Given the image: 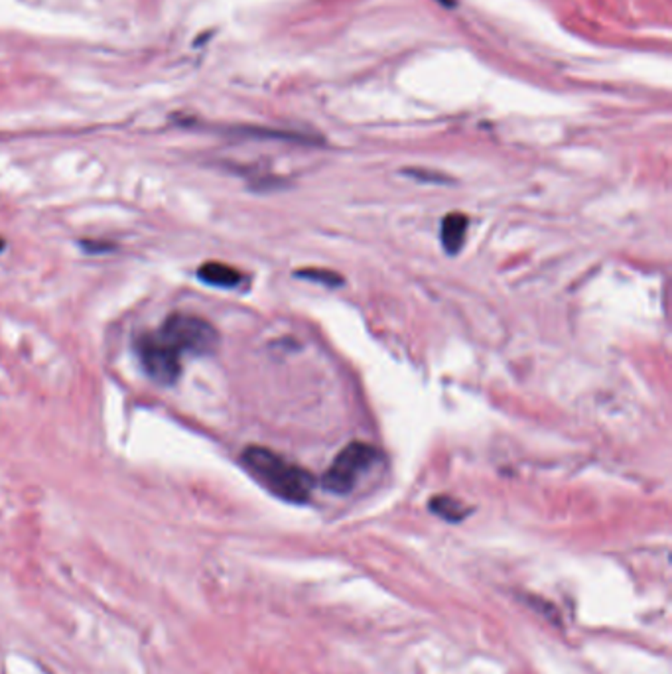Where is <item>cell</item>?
<instances>
[{"label":"cell","mask_w":672,"mask_h":674,"mask_svg":"<svg viewBox=\"0 0 672 674\" xmlns=\"http://www.w3.org/2000/svg\"><path fill=\"white\" fill-rule=\"evenodd\" d=\"M243 468L264 489L289 503H306L314 489V475L296 466L277 451L262 446H249L241 456Z\"/></svg>","instance_id":"obj_1"},{"label":"cell","mask_w":672,"mask_h":674,"mask_svg":"<svg viewBox=\"0 0 672 674\" xmlns=\"http://www.w3.org/2000/svg\"><path fill=\"white\" fill-rule=\"evenodd\" d=\"M440 3H444L446 6H451V5H454V0H440Z\"/></svg>","instance_id":"obj_9"},{"label":"cell","mask_w":672,"mask_h":674,"mask_svg":"<svg viewBox=\"0 0 672 674\" xmlns=\"http://www.w3.org/2000/svg\"><path fill=\"white\" fill-rule=\"evenodd\" d=\"M468 233V217L464 214H450L442 223V242L450 255H456L464 247Z\"/></svg>","instance_id":"obj_6"},{"label":"cell","mask_w":672,"mask_h":674,"mask_svg":"<svg viewBox=\"0 0 672 674\" xmlns=\"http://www.w3.org/2000/svg\"><path fill=\"white\" fill-rule=\"evenodd\" d=\"M379 460V450L365 441H351L339 451L332 466L324 473V488L345 495L355 488L357 479Z\"/></svg>","instance_id":"obj_3"},{"label":"cell","mask_w":672,"mask_h":674,"mask_svg":"<svg viewBox=\"0 0 672 674\" xmlns=\"http://www.w3.org/2000/svg\"><path fill=\"white\" fill-rule=\"evenodd\" d=\"M197 276H200L202 282L215 286V289H237V286L245 279L243 272L223 262L202 264L200 271H197Z\"/></svg>","instance_id":"obj_5"},{"label":"cell","mask_w":672,"mask_h":674,"mask_svg":"<svg viewBox=\"0 0 672 674\" xmlns=\"http://www.w3.org/2000/svg\"><path fill=\"white\" fill-rule=\"evenodd\" d=\"M137 357L148 377L164 386L178 383L182 375V356L168 341L160 337L158 331L142 334L135 341Z\"/></svg>","instance_id":"obj_4"},{"label":"cell","mask_w":672,"mask_h":674,"mask_svg":"<svg viewBox=\"0 0 672 674\" xmlns=\"http://www.w3.org/2000/svg\"><path fill=\"white\" fill-rule=\"evenodd\" d=\"M430 509H432L438 517H442L451 523H458L468 515L466 507L461 505L458 499H454V497H448V495H436L434 499L430 501Z\"/></svg>","instance_id":"obj_7"},{"label":"cell","mask_w":672,"mask_h":674,"mask_svg":"<svg viewBox=\"0 0 672 674\" xmlns=\"http://www.w3.org/2000/svg\"><path fill=\"white\" fill-rule=\"evenodd\" d=\"M158 334L164 341H168L180 356H184V353H192V356H212L219 346L217 329L209 324L207 319L187 312H175L168 316L164 319Z\"/></svg>","instance_id":"obj_2"},{"label":"cell","mask_w":672,"mask_h":674,"mask_svg":"<svg viewBox=\"0 0 672 674\" xmlns=\"http://www.w3.org/2000/svg\"><path fill=\"white\" fill-rule=\"evenodd\" d=\"M298 276H302V279H308V280H314V282H322L326 286H339L341 282H344V279H341L339 274H336L332 271H322V269L302 271V272H298Z\"/></svg>","instance_id":"obj_8"}]
</instances>
